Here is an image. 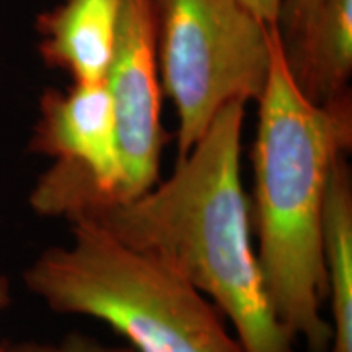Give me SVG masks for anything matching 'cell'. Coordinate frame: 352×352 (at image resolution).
I'll return each instance as SVG.
<instances>
[{
    "label": "cell",
    "mask_w": 352,
    "mask_h": 352,
    "mask_svg": "<svg viewBox=\"0 0 352 352\" xmlns=\"http://www.w3.org/2000/svg\"><path fill=\"white\" fill-rule=\"evenodd\" d=\"M323 263L333 318L328 352H352V178L346 155L336 158L328 178Z\"/></svg>",
    "instance_id": "cell-8"
},
{
    "label": "cell",
    "mask_w": 352,
    "mask_h": 352,
    "mask_svg": "<svg viewBox=\"0 0 352 352\" xmlns=\"http://www.w3.org/2000/svg\"><path fill=\"white\" fill-rule=\"evenodd\" d=\"M121 0H60L39 13L38 52L47 67L74 83L107 80L116 43Z\"/></svg>",
    "instance_id": "cell-6"
},
{
    "label": "cell",
    "mask_w": 352,
    "mask_h": 352,
    "mask_svg": "<svg viewBox=\"0 0 352 352\" xmlns=\"http://www.w3.org/2000/svg\"><path fill=\"white\" fill-rule=\"evenodd\" d=\"M241 3H245L264 23L277 25L284 0H241Z\"/></svg>",
    "instance_id": "cell-11"
},
{
    "label": "cell",
    "mask_w": 352,
    "mask_h": 352,
    "mask_svg": "<svg viewBox=\"0 0 352 352\" xmlns=\"http://www.w3.org/2000/svg\"><path fill=\"white\" fill-rule=\"evenodd\" d=\"M243 121L245 103H228L164 183L135 199L94 206L70 222H91L175 271L232 321L243 352H294L252 245L240 175Z\"/></svg>",
    "instance_id": "cell-1"
},
{
    "label": "cell",
    "mask_w": 352,
    "mask_h": 352,
    "mask_svg": "<svg viewBox=\"0 0 352 352\" xmlns=\"http://www.w3.org/2000/svg\"><path fill=\"white\" fill-rule=\"evenodd\" d=\"M10 283H8V279L6 276L0 274V311L3 310V308L10 305Z\"/></svg>",
    "instance_id": "cell-12"
},
{
    "label": "cell",
    "mask_w": 352,
    "mask_h": 352,
    "mask_svg": "<svg viewBox=\"0 0 352 352\" xmlns=\"http://www.w3.org/2000/svg\"><path fill=\"white\" fill-rule=\"evenodd\" d=\"M13 352H47V344H36V342L13 344Z\"/></svg>",
    "instance_id": "cell-13"
},
{
    "label": "cell",
    "mask_w": 352,
    "mask_h": 352,
    "mask_svg": "<svg viewBox=\"0 0 352 352\" xmlns=\"http://www.w3.org/2000/svg\"><path fill=\"white\" fill-rule=\"evenodd\" d=\"M318 3L320 0H284L277 26H279L285 47L296 43L300 34L305 32L308 21Z\"/></svg>",
    "instance_id": "cell-9"
},
{
    "label": "cell",
    "mask_w": 352,
    "mask_h": 352,
    "mask_svg": "<svg viewBox=\"0 0 352 352\" xmlns=\"http://www.w3.org/2000/svg\"><path fill=\"white\" fill-rule=\"evenodd\" d=\"M162 90L178 114V157L220 109L258 101L271 67V30L241 0H155Z\"/></svg>",
    "instance_id": "cell-4"
},
{
    "label": "cell",
    "mask_w": 352,
    "mask_h": 352,
    "mask_svg": "<svg viewBox=\"0 0 352 352\" xmlns=\"http://www.w3.org/2000/svg\"><path fill=\"white\" fill-rule=\"evenodd\" d=\"M70 223L72 243L44 250L25 271L51 310L103 321L134 352H243L219 308L164 263L87 220Z\"/></svg>",
    "instance_id": "cell-3"
},
{
    "label": "cell",
    "mask_w": 352,
    "mask_h": 352,
    "mask_svg": "<svg viewBox=\"0 0 352 352\" xmlns=\"http://www.w3.org/2000/svg\"><path fill=\"white\" fill-rule=\"evenodd\" d=\"M47 352H134L131 347L107 346L82 333H70L57 346L47 344Z\"/></svg>",
    "instance_id": "cell-10"
},
{
    "label": "cell",
    "mask_w": 352,
    "mask_h": 352,
    "mask_svg": "<svg viewBox=\"0 0 352 352\" xmlns=\"http://www.w3.org/2000/svg\"><path fill=\"white\" fill-rule=\"evenodd\" d=\"M107 85L116 118L120 201L135 199L158 182L166 142L157 57L155 0H121Z\"/></svg>",
    "instance_id": "cell-5"
},
{
    "label": "cell",
    "mask_w": 352,
    "mask_h": 352,
    "mask_svg": "<svg viewBox=\"0 0 352 352\" xmlns=\"http://www.w3.org/2000/svg\"><path fill=\"white\" fill-rule=\"evenodd\" d=\"M253 145V222L264 290L276 318L310 352H328L323 206L338 157L352 147L351 91L314 103L290 72L279 26L271 30V67L258 100Z\"/></svg>",
    "instance_id": "cell-2"
},
{
    "label": "cell",
    "mask_w": 352,
    "mask_h": 352,
    "mask_svg": "<svg viewBox=\"0 0 352 352\" xmlns=\"http://www.w3.org/2000/svg\"><path fill=\"white\" fill-rule=\"evenodd\" d=\"M284 50L308 100L321 104L351 91L352 0H320L305 32Z\"/></svg>",
    "instance_id": "cell-7"
},
{
    "label": "cell",
    "mask_w": 352,
    "mask_h": 352,
    "mask_svg": "<svg viewBox=\"0 0 352 352\" xmlns=\"http://www.w3.org/2000/svg\"><path fill=\"white\" fill-rule=\"evenodd\" d=\"M0 352H13V344H0Z\"/></svg>",
    "instance_id": "cell-14"
}]
</instances>
